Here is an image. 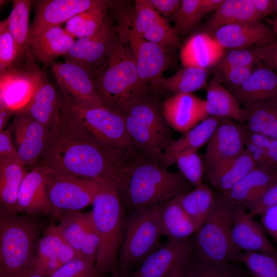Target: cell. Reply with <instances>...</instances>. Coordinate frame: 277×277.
<instances>
[{
	"label": "cell",
	"instance_id": "f35d334b",
	"mask_svg": "<svg viewBox=\"0 0 277 277\" xmlns=\"http://www.w3.org/2000/svg\"><path fill=\"white\" fill-rule=\"evenodd\" d=\"M32 2L30 0H14L7 18V29L16 49V64L23 60L27 48L30 31L29 16Z\"/></svg>",
	"mask_w": 277,
	"mask_h": 277
},
{
	"label": "cell",
	"instance_id": "2e32d148",
	"mask_svg": "<svg viewBox=\"0 0 277 277\" xmlns=\"http://www.w3.org/2000/svg\"><path fill=\"white\" fill-rule=\"evenodd\" d=\"M25 70L13 68L3 72L0 107L12 112L24 110L35 90L40 69L30 60Z\"/></svg>",
	"mask_w": 277,
	"mask_h": 277
},
{
	"label": "cell",
	"instance_id": "ab89813d",
	"mask_svg": "<svg viewBox=\"0 0 277 277\" xmlns=\"http://www.w3.org/2000/svg\"><path fill=\"white\" fill-rule=\"evenodd\" d=\"M256 166L252 156L245 149L228 165L208 179V181L222 193L229 190Z\"/></svg>",
	"mask_w": 277,
	"mask_h": 277
},
{
	"label": "cell",
	"instance_id": "8d00e7d4",
	"mask_svg": "<svg viewBox=\"0 0 277 277\" xmlns=\"http://www.w3.org/2000/svg\"><path fill=\"white\" fill-rule=\"evenodd\" d=\"M207 79V70L196 67H184L171 76H162L154 82L151 88L172 93H192L202 89Z\"/></svg>",
	"mask_w": 277,
	"mask_h": 277
},
{
	"label": "cell",
	"instance_id": "bcb514c9",
	"mask_svg": "<svg viewBox=\"0 0 277 277\" xmlns=\"http://www.w3.org/2000/svg\"><path fill=\"white\" fill-rule=\"evenodd\" d=\"M200 0H182L181 7L169 19L179 35L189 32L201 19L199 12Z\"/></svg>",
	"mask_w": 277,
	"mask_h": 277
},
{
	"label": "cell",
	"instance_id": "d590c367",
	"mask_svg": "<svg viewBox=\"0 0 277 277\" xmlns=\"http://www.w3.org/2000/svg\"><path fill=\"white\" fill-rule=\"evenodd\" d=\"M178 196L168 200L160 208L162 234L168 239H186L197 230L194 223L180 205Z\"/></svg>",
	"mask_w": 277,
	"mask_h": 277
},
{
	"label": "cell",
	"instance_id": "9f6ffc18",
	"mask_svg": "<svg viewBox=\"0 0 277 277\" xmlns=\"http://www.w3.org/2000/svg\"><path fill=\"white\" fill-rule=\"evenodd\" d=\"M251 1L257 13L262 18L276 13V0H251Z\"/></svg>",
	"mask_w": 277,
	"mask_h": 277
},
{
	"label": "cell",
	"instance_id": "7bdbcfd3",
	"mask_svg": "<svg viewBox=\"0 0 277 277\" xmlns=\"http://www.w3.org/2000/svg\"><path fill=\"white\" fill-rule=\"evenodd\" d=\"M185 277H248L242 268L232 263H207L192 258L185 265Z\"/></svg>",
	"mask_w": 277,
	"mask_h": 277
},
{
	"label": "cell",
	"instance_id": "6f0895ef",
	"mask_svg": "<svg viewBox=\"0 0 277 277\" xmlns=\"http://www.w3.org/2000/svg\"><path fill=\"white\" fill-rule=\"evenodd\" d=\"M18 155L9 130L0 131V156Z\"/></svg>",
	"mask_w": 277,
	"mask_h": 277
},
{
	"label": "cell",
	"instance_id": "277c9868",
	"mask_svg": "<svg viewBox=\"0 0 277 277\" xmlns=\"http://www.w3.org/2000/svg\"><path fill=\"white\" fill-rule=\"evenodd\" d=\"M89 211L100 240L95 268L98 276L118 275V256L125 223V208L117 190H103L95 197Z\"/></svg>",
	"mask_w": 277,
	"mask_h": 277
},
{
	"label": "cell",
	"instance_id": "7402d4cb",
	"mask_svg": "<svg viewBox=\"0 0 277 277\" xmlns=\"http://www.w3.org/2000/svg\"><path fill=\"white\" fill-rule=\"evenodd\" d=\"M277 183L276 170L256 166L219 197L225 204L247 209L267 189Z\"/></svg>",
	"mask_w": 277,
	"mask_h": 277
},
{
	"label": "cell",
	"instance_id": "ba28073f",
	"mask_svg": "<svg viewBox=\"0 0 277 277\" xmlns=\"http://www.w3.org/2000/svg\"><path fill=\"white\" fill-rule=\"evenodd\" d=\"M233 207L217 196L213 209L195 233L193 259L216 264L237 260L241 253L231 236Z\"/></svg>",
	"mask_w": 277,
	"mask_h": 277
},
{
	"label": "cell",
	"instance_id": "7c38bea8",
	"mask_svg": "<svg viewBox=\"0 0 277 277\" xmlns=\"http://www.w3.org/2000/svg\"><path fill=\"white\" fill-rule=\"evenodd\" d=\"M246 129L231 120L221 118L209 140L203 161L207 179L228 165L245 149Z\"/></svg>",
	"mask_w": 277,
	"mask_h": 277
},
{
	"label": "cell",
	"instance_id": "5b68a950",
	"mask_svg": "<svg viewBox=\"0 0 277 277\" xmlns=\"http://www.w3.org/2000/svg\"><path fill=\"white\" fill-rule=\"evenodd\" d=\"M117 32L115 46L105 65L92 75L103 105L116 112L124 101L148 88L140 83L131 47L117 29Z\"/></svg>",
	"mask_w": 277,
	"mask_h": 277
},
{
	"label": "cell",
	"instance_id": "836d02e7",
	"mask_svg": "<svg viewBox=\"0 0 277 277\" xmlns=\"http://www.w3.org/2000/svg\"><path fill=\"white\" fill-rule=\"evenodd\" d=\"M242 108L247 130L277 138V96L244 104Z\"/></svg>",
	"mask_w": 277,
	"mask_h": 277
},
{
	"label": "cell",
	"instance_id": "e0dca14e",
	"mask_svg": "<svg viewBox=\"0 0 277 277\" xmlns=\"http://www.w3.org/2000/svg\"><path fill=\"white\" fill-rule=\"evenodd\" d=\"M35 13L29 33L60 26L75 15L94 9H107L109 2L103 0H42L35 1Z\"/></svg>",
	"mask_w": 277,
	"mask_h": 277
},
{
	"label": "cell",
	"instance_id": "d4e9b609",
	"mask_svg": "<svg viewBox=\"0 0 277 277\" xmlns=\"http://www.w3.org/2000/svg\"><path fill=\"white\" fill-rule=\"evenodd\" d=\"M74 38L61 26H52L29 33L27 48L33 57L48 64L64 55L73 45Z\"/></svg>",
	"mask_w": 277,
	"mask_h": 277
},
{
	"label": "cell",
	"instance_id": "680465c9",
	"mask_svg": "<svg viewBox=\"0 0 277 277\" xmlns=\"http://www.w3.org/2000/svg\"><path fill=\"white\" fill-rule=\"evenodd\" d=\"M223 2V0H200L199 12L201 18L208 13L216 11Z\"/></svg>",
	"mask_w": 277,
	"mask_h": 277
},
{
	"label": "cell",
	"instance_id": "d6986e66",
	"mask_svg": "<svg viewBox=\"0 0 277 277\" xmlns=\"http://www.w3.org/2000/svg\"><path fill=\"white\" fill-rule=\"evenodd\" d=\"M79 258L66 242L57 226L50 225L38 241L30 269L50 275L63 265Z\"/></svg>",
	"mask_w": 277,
	"mask_h": 277
},
{
	"label": "cell",
	"instance_id": "8fae6325",
	"mask_svg": "<svg viewBox=\"0 0 277 277\" xmlns=\"http://www.w3.org/2000/svg\"><path fill=\"white\" fill-rule=\"evenodd\" d=\"M67 100L88 129L99 141L116 150L136 153L124 120L118 112L105 107L85 106Z\"/></svg>",
	"mask_w": 277,
	"mask_h": 277
},
{
	"label": "cell",
	"instance_id": "b9f144b4",
	"mask_svg": "<svg viewBox=\"0 0 277 277\" xmlns=\"http://www.w3.org/2000/svg\"><path fill=\"white\" fill-rule=\"evenodd\" d=\"M107 9L97 8L80 13L66 22L64 29L74 38L94 34L102 26Z\"/></svg>",
	"mask_w": 277,
	"mask_h": 277
},
{
	"label": "cell",
	"instance_id": "8992f818",
	"mask_svg": "<svg viewBox=\"0 0 277 277\" xmlns=\"http://www.w3.org/2000/svg\"><path fill=\"white\" fill-rule=\"evenodd\" d=\"M38 241L32 221L0 209V277H19L30 269Z\"/></svg>",
	"mask_w": 277,
	"mask_h": 277
},
{
	"label": "cell",
	"instance_id": "5bb4252c",
	"mask_svg": "<svg viewBox=\"0 0 277 277\" xmlns=\"http://www.w3.org/2000/svg\"><path fill=\"white\" fill-rule=\"evenodd\" d=\"M52 71L62 94L66 98L88 107H105L95 90L90 73L71 62L54 63Z\"/></svg>",
	"mask_w": 277,
	"mask_h": 277
},
{
	"label": "cell",
	"instance_id": "681fc988",
	"mask_svg": "<svg viewBox=\"0 0 277 277\" xmlns=\"http://www.w3.org/2000/svg\"><path fill=\"white\" fill-rule=\"evenodd\" d=\"M253 66H231L218 72L220 75L215 80L223 82L232 89L242 85L253 70Z\"/></svg>",
	"mask_w": 277,
	"mask_h": 277
},
{
	"label": "cell",
	"instance_id": "ac0fdd59",
	"mask_svg": "<svg viewBox=\"0 0 277 277\" xmlns=\"http://www.w3.org/2000/svg\"><path fill=\"white\" fill-rule=\"evenodd\" d=\"M132 19L135 31L143 38L169 49L180 47V38L173 27L147 0L135 1Z\"/></svg>",
	"mask_w": 277,
	"mask_h": 277
},
{
	"label": "cell",
	"instance_id": "f1b7e54d",
	"mask_svg": "<svg viewBox=\"0 0 277 277\" xmlns=\"http://www.w3.org/2000/svg\"><path fill=\"white\" fill-rule=\"evenodd\" d=\"M248 78L233 89V94L239 104L267 100L277 96V76L273 69L258 64Z\"/></svg>",
	"mask_w": 277,
	"mask_h": 277
},
{
	"label": "cell",
	"instance_id": "3957f363",
	"mask_svg": "<svg viewBox=\"0 0 277 277\" xmlns=\"http://www.w3.org/2000/svg\"><path fill=\"white\" fill-rule=\"evenodd\" d=\"M117 111L122 115L135 151L159 162L174 140L156 100L148 88L121 103Z\"/></svg>",
	"mask_w": 277,
	"mask_h": 277
},
{
	"label": "cell",
	"instance_id": "4316f807",
	"mask_svg": "<svg viewBox=\"0 0 277 277\" xmlns=\"http://www.w3.org/2000/svg\"><path fill=\"white\" fill-rule=\"evenodd\" d=\"M225 49L205 32L191 36L182 47L180 58L184 67H196L205 69L217 64L225 54Z\"/></svg>",
	"mask_w": 277,
	"mask_h": 277
},
{
	"label": "cell",
	"instance_id": "30bf717a",
	"mask_svg": "<svg viewBox=\"0 0 277 277\" xmlns=\"http://www.w3.org/2000/svg\"><path fill=\"white\" fill-rule=\"evenodd\" d=\"M116 27L132 50L141 85H151L163 76L169 64V49L140 36L134 28L131 13H123Z\"/></svg>",
	"mask_w": 277,
	"mask_h": 277
},
{
	"label": "cell",
	"instance_id": "e575fe53",
	"mask_svg": "<svg viewBox=\"0 0 277 277\" xmlns=\"http://www.w3.org/2000/svg\"><path fill=\"white\" fill-rule=\"evenodd\" d=\"M255 64H263L276 70L277 42L276 39L266 44L230 50L217 64L219 72L231 66H253Z\"/></svg>",
	"mask_w": 277,
	"mask_h": 277
},
{
	"label": "cell",
	"instance_id": "1f68e13d",
	"mask_svg": "<svg viewBox=\"0 0 277 277\" xmlns=\"http://www.w3.org/2000/svg\"><path fill=\"white\" fill-rule=\"evenodd\" d=\"M26 172L18 155L0 156V209L17 214V193Z\"/></svg>",
	"mask_w": 277,
	"mask_h": 277
},
{
	"label": "cell",
	"instance_id": "11a10c76",
	"mask_svg": "<svg viewBox=\"0 0 277 277\" xmlns=\"http://www.w3.org/2000/svg\"><path fill=\"white\" fill-rule=\"evenodd\" d=\"M148 4L157 12L165 17L173 15L180 8L181 0H147Z\"/></svg>",
	"mask_w": 277,
	"mask_h": 277
},
{
	"label": "cell",
	"instance_id": "cb8c5ba5",
	"mask_svg": "<svg viewBox=\"0 0 277 277\" xmlns=\"http://www.w3.org/2000/svg\"><path fill=\"white\" fill-rule=\"evenodd\" d=\"M232 241L239 250L276 255V251L261 225L241 206H234L231 228Z\"/></svg>",
	"mask_w": 277,
	"mask_h": 277
},
{
	"label": "cell",
	"instance_id": "816d5d0a",
	"mask_svg": "<svg viewBox=\"0 0 277 277\" xmlns=\"http://www.w3.org/2000/svg\"><path fill=\"white\" fill-rule=\"evenodd\" d=\"M277 205V183L267 189L248 208L251 217L261 215L268 208Z\"/></svg>",
	"mask_w": 277,
	"mask_h": 277
},
{
	"label": "cell",
	"instance_id": "83f0119b",
	"mask_svg": "<svg viewBox=\"0 0 277 277\" xmlns=\"http://www.w3.org/2000/svg\"><path fill=\"white\" fill-rule=\"evenodd\" d=\"M220 119L208 116L179 138L174 139L161 155L158 162L159 165L167 169L174 164L175 159L180 153L188 150L198 151L208 143Z\"/></svg>",
	"mask_w": 277,
	"mask_h": 277
},
{
	"label": "cell",
	"instance_id": "4dcf8cb0",
	"mask_svg": "<svg viewBox=\"0 0 277 277\" xmlns=\"http://www.w3.org/2000/svg\"><path fill=\"white\" fill-rule=\"evenodd\" d=\"M261 19L251 0H223L207 22L203 32L210 34L223 26L255 24Z\"/></svg>",
	"mask_w": 277,
	"mask_h": 277
},
{
	"label": "cell",
	"instance_id": "d6a6232c",
	"mask_svg": "<svg viewBox=\"0 0 277 277\" xmlns=\"http://www.w3.org/2000/svg\"><path fill=\"white\" fill-rule=\"evenodd\" d=\"M214 79L207 87L206 99L204 101L205 112L208 116L226 118L245 126L244 112L234 96Z\"/></svg>",
	"mask_w": 277,
	"mask_h": 277
},
{
	"label": "cell",
	"instance_id": "52a82bcc",
	"mask_svg": "<svg viewBox=\"0 0 277 277\" xmlns=\"http://www.w3.org/2000/svg\"><path fill=\"white\" fill-rule=\"evenodd\" d=\"M161 205L140 208L126 216L124 231L118 256V275L138 268L161 246L159 221Z\"/></svg>",
	"mask_w": 277,
	"mask_h": 277
},
{
	"label": "cell",
	"instance_id": "603a6c76",
	"mask_svg": "<svg viewBox=\"0 0 277 277\" xmlns=\"http://www.w3.org/2000/svg\"><path fill=\"white\" fill-rule=\"evenodd\" d=\"M48 171L35 166L27 172L19 186L16 200V213L30 215L51 213L48 187Z\"/></svg>",
	"mask_w": 277,
	"mask_h": 277
},
{
	"label": "cell",
	"instance_id": "03108f58",
	"mask_svg": "<svg viewBox=\"0 0 277 277\" xmlns=\"http://www.w3.org/2000/svg\"><path fill=\"white\" fill-rule=\"evenodd\" d=\"M97 277H121L118 275H102L97 276Z\"/></svg>",
	"mask_w": 277,
	"mask_h": 277
},
{
	"label": "cell",
	"instance_id": "f5cc1de1",
	"mask_svg": "<svg viewBox=\"0 0 277 277\" xmlns=\"http://www.w3.org/2000/svg\"><path fill=\"white\" fill-rule=\"evenodd\" d=\"M245 143H249L266 150L272 163L277 166V138H270L246 130Z\"/></svg>",
	"mask_w": 277,
	"mask_h": 277
},
{
	"label": "cell",
	"instance_id": "003e7915",
	"mask_svg": "<svg viewBox=\"0 0 277 277\" xmlns=\"http://www.w3.org/2000/svg\"><path fill=\"white\" fill-rule=\"evenodd\" d=\"M3 72H0V105H1V78H2V76Z\"/></svg>",
	"mask_w": 277,
	"mask_h": 277
},
{
	"label": "cell",
	"instance_id": "4fadbf2b",
	"mask_svg": "<svg viewBox=\"0 0 277 277\" xmlns=\"http://www.w3.org/2000/svg\"><path fill=\"white\" fill-rule=\"evenodd\" d=\"M117 35L116 27L106 17L94 34L75 40L64 55L65 62L83 67L92 76L105 65L115 46Z\"/></svg>",
	"mask_w": 277,
	"mask_h": 277
},
{
	"label": "cell",
	"instance_id": "7dc6e473",
	"mask_svg": "<svg viewBox=\"0 0 277 277\" xmlns=\"http://www.w3.org/2000/svg\"><path fill=\"white\" fill-rule=\"evenodd\" d=\"M94 264L77 258L63 265L49 277H97Z\"/></svg>",
	"mask_w": 277,
	"mask_h": 277
},
{
	"label": "cell",
	"instance_id": "6da1fadb",
	"mask_svg": "<svg viewBox=\"0 0 277 277\" xmlns=\"http://www.w3.org/2000/svg\"><path fill=\"white\" fill-rule=\"evenodd\" d=\"M134 156L96 138L61 93L57 114L47 129L45 147L36 166L55 173L100 181L118 190Z\"/></svg>",
	"mask_w": 277,
	"mask_h": 277
},
{
	"label": "cell",
	"instance_id": "e7e4bbea",
	"mask_svg": "<svg viewBox=\"0 0 277 277\" xmlns=\"http://www.w3.org/2000/svg\"><path fill=\"white\" fill-rule=\"evenodd\" d=\"M8 2V1L6 0H0V10Z\"/></svg>",
	"mask_w": 277,
	"mask_h": 277
},
{
	"label": "cell",
	"instance_id": "94428289",
	"mask_svg": "<svg viewBox=\"0 0 277 277\" xmlns=\"http://www.w3.org/2000/svg\"><path fill=\"white\" fill-rule=\"evenodd\" d=\"M19 277H49V276L37 270L29 269L24 272Z\"/></svg>",
	"mask_w": 277,
	"mask_h": 277
},
{
	"label": "cell",
	"instance_id": "74e56055",
	"mask_svg": "<svg viewBox=\"0 0 277 277\" xmlns=\"http://www.w3.org/2000/svg\"><path fill=\"white\" fill-rule=\"evenodd\" d=\"M178 197L180 205L194 223L197 230L205 222L217 199L214 192L204 183Z\"/></svg>",
	"mask_w": 277,
	"mask_h": 277
},
{
	"label": "cell",
	"instance_id": "9c48e42d",
	"mask_svg": "<svg viewBox=\"0 0 277 277\" xmlns=\"http://www.w3.org/2000/svg\"><path fill=\"white\" fill-rule=\"evenodd\" d=\"M47 187L51 213L57 217L66 211H80L92 205L98 193L112 188L96 180L48 171Z\"/></svg>",
	"mask_w": 277,
	"mask_h": 277
},
{
	"label": "cell",
	"instance_id": "c3c4849f",
	"mask_svg": "<svg viewBox=\"0 0 277 277\" xmlns=\"http://www.w3.org/2000/svg\"><path fill=\"white\" fill-rule=\"evenodd\" d=\"M16 59L15 45L7 26L0 35V72L14 68Z\"/></svg>",
	"mask_w": 277,
	"mask_h": 277
},
{
	"label": "cell",
	"instance_id": "f546056e",
	"mask_svg": "<svg viewBox=\"0 0 277 277\" xmlns=\"http://www.w3.org/2000/svg\"><path fill=\"white\" fill-rule=\"evenodd\" d=\"M61 92L56 91L45 72L40 70L33 96L23 110L47 129L58 109Z\"/></svg>",
	"mask_w": 277,
	"mask_h": 277
},
{
	"label": "cell",
	"instance_id": "db71d44e",
	"mask_svg": "<svg viewBox=\"0 0 277 277\" xmlns=\"http://www.w3.org/2000/svg\"><path fill=\"white\" fill-rule=\"evenodd\" d=\"M261 226L275 242L277 241V205L264 211L261 215Z\"/></svg>",
	"mask_w": 277,
	"mask_h": 277
},
{
	"label": "cell",
	"instance_id": "f6af8a7d",
	"mask_svg": "<svg viewBox=\"0 0 277 277\" xmlns=\"http://www.w3.org/2000/svg\"><path fill=\"white\" fill-rule=\"evenodd\" d=\"M179 172L193 186L203 184L205 172L203 159L197 151L188 150L178 154L175 159Z\"/></svg>",
	"mask_w": 277,
	"mask_h": 277
},
{
	"label": "cell",
	"instance_id": "f907efd6",
	"mask_svg": "<svg viewBox=\"0 0 277 277\" xmlns=\"http://www.w3.org/2000/svg\"><path fill=\"white\" fill-rule=\"evenodd\" d=\"M99 247V238L91 223L81 243L78 257L95 264Z\"/></svg>",
	"mask_w": 277,
	"mask_h": 277
},
{
	"label": "cell",
	"instance_id": "be15d7a7",
	"mask_svg": "<svg viewBox=\"0 0 277 277\" xmlns=\"http://www.w3.org/2000/svg\"><path fill=\"white\" fill-rule=\"evenodd\" d=\"M7 26V18H6L0 22V35L2 32L6 29Z\"/></svg>",
	"mask_w": 277,
	"mask_h": 277
},
{
	"label": "cell",
	"instance_id": "44dd1931",
	"mask_svg": "<svg viewBox=\"0 0 277 277\" xmlns=\"http://www.w3.org/2000/svg\"><path fill=\"white\" fill-rule=\"evenodd\" d=\"M17 113L14 129L18 156L24 166L36 165L45 147L48 129L26 111Z\"/></svg>",
	"mask_w": 277,
	"mask_h": 277
},
{
	"label": "cell",
	"instance_id": "60d3db41",
	"mask_svg": "<svg viewBox=\"0 0 277 277\" xmlns=\"http://www.w3.org/2000/svg\"><path fill=\"white\" fill-rule=\"evenodd\" d=\"M58 217L60 222L57 226L60 231L78 255L81 243L91 225L89 212L68 211Z\"/></svg>",
	"mask_w": 277,
	"mask_h": 277
},
{
	"label": "cell",
	"instance_id": "ffe728a7",
	"mask_svg": "<svg viewBox=\"0 0 277 277\" xmlns=\"http://www.w3.org/2000/svg\"><path fill=\"white\" fill-rule=\"evenodd\" d=\"M204 101L192 93L174 94L164 101L161 110L169 127L184 133L208 117Z\"/></svg>",
	"mask_w": 277,
	"mask_h": 277
},
{
	"label": "cell",
	"instance_id": "6125c7cd",
	"mask_svg": "<svg viewBox=\"0 0 277 277\" xmlns=\"http://www.w3.org/2000/svg\"><path fill=\"white\" fill-rule=\"evenodd\" d=\"M185 265H182L174 269L166 277H185Z\"/></svg>",
	"mask_w": 277,
	"mask_h": 277
},
{
	"label": "cell",
	"instance_id": "ee69618b",
	"mask_svg": "<svg viewBox=\"0 0 277 277\" xmlns=\"http://www.w3.org/2000/svg\"><path fill=\"white\" fill-rule=\"evenodd\" d=\"M236 260L243 263L255 277H277L276 255L244 251Z\"/></svg>",
	"mask_w": 277,
	"mask_h": 277
},
{
	"label": "cell",
	"instance_id": "7a4b0ae2",
	"mask_svg": "<svg viewBox=\"0 0 277 277\" xmlns=\"http://www.w3.org/2000/svg\"><path fill=\"white\" fill-rule=\"evenodd\" d=\"M179 171L170 172L157 162L136 153L117 190L125 209L161 205L191 189Z\"/></svg>",
	"mask_w": 277,
	"mask_h": 277
},
{
	"label": "cell",
	"instance_id": "9a60e30c",
	"mask_svg": "<svg viewBox=\"0 0 277 277\" xmlns=\"http://www.w3.org/2000/svg\"><path fill=\"white\" fill-rule=\"evenodd\" d=\"M194 241L168 239L167 243L150 254L130 277H166L174 269L191 259Z\"/></svg>",
	"mask_w": 277,
	"mask_h": 277
},
{
	"label": "cell",
	"instance_id": "91938a15",
	"mask_svg": "<svg viewBox=\"0 0 277 277\" xmlns=\"http://www.w3.org/2000/svg\"><path fill=\"white\" fill-rule=\"evenodd\" d=\"M11 113L8 110L0 107V131L3 130Z\"/></svg>",
	"mask_w": 277,
	"mask_h": 277
},
{
	"label": "cell",
	"instance_id": "484cf974",
	"mask_svg": "<svg viewBox=\"0 0 277 277\" xmlns=\"http://www.w3.org/2000/svg\"><path fill=\"white\" fill-rule=\"evenodd\" d=\"M212 37L224 49L231 50L266 44L275 40L273 31L261 22L223 26Z\"/></svg>",
	"mask_w": 277,
	"mask_h": 277
}]
</instances>
